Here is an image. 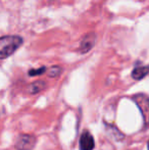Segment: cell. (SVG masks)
<instances>
[{"mask_svg":"<svg viewBox=\"0 0 149 150\" xmlns=\"http://www.w3.org/2000/svg\"><path fill=\"white\" fill-rule=\"evenodd\" d=\"M24 43V40L20 36L9 35L3 36L0 39V58L8 57L12 55Z\"/></svg>","mask_w":149,"mask_h":150,"instance_id":"6da1fadb","label":"cell"},{"mask_svg":"<svg viewBox=\"0 0 149 150\" xmlns=\"http://www.w3.org/2000/svg\"><path fill=\"white\" fill-rule=\"evenodd\" d=\"M134 102L137 104L142 113L145 126L149 125V97L145 94H137L133 96Z\"/></svg>","mask_w":149,"mask_h":150,"instance_id":"7a4b0ae2","label":"cell"},{"mask_svg":"<svg viewBox=\"0 0 149 150\" xmlns=\"http://www.w3.org/2000/svg\"><path fill=\"white\" fill-rule=\"evenodd\" d=\"M36 144V138L32 135H20L16 143V150H32Z\"/></svg>","mask_w":149,"mask_h":150,"instance_id":"3957f363","label":"cell"},{"mask_svg":"<svg viewBox=\"0 0 149 150\" xmlns=\"http://www.w3.org/2000/svg\"><path fill=\"white\" fill-rule=\"evenodd\" d=\"M96 34L95 33H88L82 38L81 43H80V48L79 51L80 53L85 54L87 52H89L90 50L93 48V46L95 45L96 43Z\"/></svg>","mask_w":149,"mask_h":150,"instance_id":"277c9868","label":"cell"},{"mask_svg":"<svg viewBox=\"0 0 149 150\" xmlns=\"http://www.w3.org/2000/svg\"><path fill=\"white\" fill-rule=\"evenodd\" d=\"M94 146H95V142H94L93 136L88 131H85L80 138V148L81 150H93Z\"/></svg>","mask_w":149,"mask_h":150,"instance_id":"5b68a950","label":"cell"},{"mask_svg":"<svg viewBox=\"0 0 149 150\" xmlns=\"http://www.w3.org/2000/svg\"><path fill=\"white\" fill-rule=\"evenodd\" d=\"M149 74V67L143 65V67H137L132 71V78L134 80H142Z\"/></svg>","mask_w":149,"mask_h":150,"instance_id":"8992f818","label":"cell"},{"mask_svg":"<svg viewBox=\"0 0 149 150\" xmlns=\"http://www.w3.org/2000/svg\"><path fill=\"white\" fill-rule=\"evenodd\" d=\"M105 129H106V131H107V134L109 135L112 139H114L115 141H121L125 138L123 133L119 132V129H117V127L112 126V125H105Z\"/></svg>","mask_w":149,"mask_h":150,"instance_id":"52a82bcc","label":"cell"},{"mask_svg":"<svg viewBox=\"0 0 149 150\" xmlns=\"http://www.w3.org/2000/svg\"><path fill=\"white\" fill-rule=\"evenodd\" d=\"M45 87L46 83L44 81H36L28 86V92L31 94H36V93H39L43 89H45Z\"/></svg>","mask_w":149,"mask_h":150,"instance_id":"ba28073f","label":"cell"},{"mask_svg":"<svg viewBox=\"0 0 149 150\" xmlns=\"http://www.w3.org/2000/svg\"><path fill=\"white\" fill-rule=\"evenodd\" d=\"M61 71H62L61 67H58V65H53V67H50L49 71H48V76H49L50 78H56L61 74Z\"/></svg>","mask_w":149,"mask_h":150,"instance_id":"9c48e42d","label":"cell"},{"mask_svg":"<svg viewBox=\"0 0 149 150\" xmlns=\"http://www.w3.org/2000/svg\"><path fill=\"white\" fill-rule=\"evenodd\" d=\"M46 71V67H39L37 69H30L29 71V76L31 77H35V76H39V75H42Z\"/></svg>","mask_w":149,"mask_h":150,"instance_id":"30bf717a","label":"cell"},{"mask_svg":"<svg viewBox=\"0 0 149 150\" xmlns=\"http://www.w3.org/2000/svg\"><path fill=\"white\" fill-rule=\"evenodd\" d=\"M148 150H149V141H148Z\"/></svg>","mask_w":149,"mask_h":150,"instance_id":"8fae6325","label":"cell"}]
</instances>
